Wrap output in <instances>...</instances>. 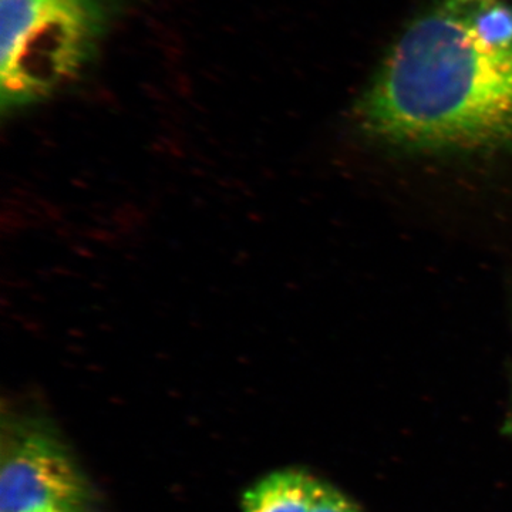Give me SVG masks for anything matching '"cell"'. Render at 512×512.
I'll use <instances>...</instances> for the list:
<instances>
[{"label":"cell","instance_id":"obj_2","mask_svg":"<svg viewBox=\"0 0 512 512\" xmlns=\"http://www.w3.org/2000/svg\"><path fill=\"white\" fill-rule=\"evenodd\" d=\"M101 0H0V103L15 111L79 76L103 25Z\"/></svg>","mask_w":512,"mask_h":512},{"label":"cell","instance_id":"obj_4","mask_svg":"<svg viewBox=\"0 0 512 512\" xmlns=\"http://www.w3.org/2000/svg\"><path fill=\"white\" fill-rule=\"evenodd\" d=\"M323 485L305 471H275L244 494L242 512H312Z\"/></svg>","mask_w":512,"mask_h":512},{"label":"cell","instance_id":"obj_3","mask_svg":"<svg viewBox=\"0 0 512 512\" xmlns=\"http://www.w3.org/2000/svg\"><path fill=\"white\" fill-rule=\"evenodd\" d=\"M92 488L55 436L32 427L5 434L0 512H94Z\"/></svg>","mask_w":512,"mask_h":512},{"label":"cell","instance_id":"obj_1","mask_svg":"<svg viewBox=\"0 0 512 512\" xmlns=\"http://www.w3.org/2000/svg\"><path fill=\"white\" fill-rule=\"evenodd\" d=\"M359 114L406 146L512 144V0L437 2L387 53Z\"/></svg>","mask_w":512,"mask_h":512},{"label":"cell","instance_id":"obj_5","mask_svg":"<svg viewBox=\"0 0 512 512\" xmlns=\"http://www.w3.org/2000/svg\"><path fill=\"white\" fill-rule=\"evenodd\" d=\"M312 512H360L355 505L350 503L345 495L333 490L328 485H323L318 501L313 505Z\"/></svg>","mask_w":512,"mask_h":512}]
</instances>
